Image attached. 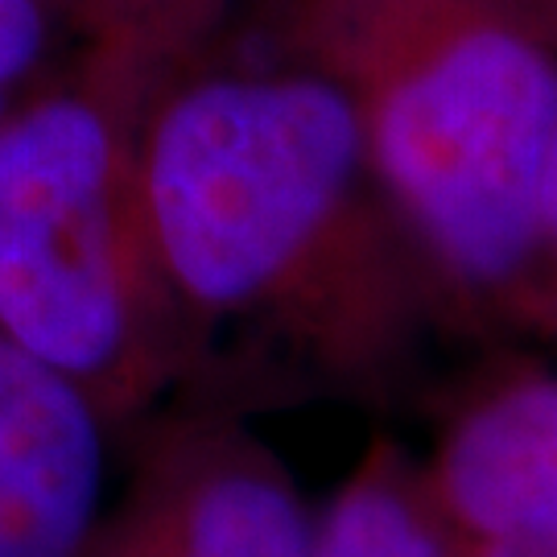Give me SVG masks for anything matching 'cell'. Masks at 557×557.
<instances>
[{
	"label": "cell",
	"instance_id": "cell-10",
	"mask_svg": "<svg viewBox=\"0 0 557 557\" xmlns=\"http://www.w3.org/2000/svg\"><path fill=\"white\" fill-rule=\"evenodd\" d=\"M116 557H161L158 554V549H149V545H145V541H133V545H128V549H120V554Z\"/></svg>",
	"mask_w": 557,
	"mask_h": 557
},
{
	"label": "cell",
	"instance_id": "cell-8",
	"mask_svg": "<svg viewBox=\"0 0 557 557\" xmlns=\"http://www.w3.org/2000/svg\"><path fill=\"white\" fill-rule=\"evenodd\" d=\"M46 21L38 0H0V87L21 79L41 54Z\"/></svg>",
	"mask_w": 557,
	"mask_h": 557
},
{
	"label": "cell",
	"instance_id": "cell-11",
	"mask_svg": "<svg viewBox=\"0 0 557 557\" xmlns=\"http://www.w3.org/2000/svg\"><path fill=\"white\" fill-rule=\"evenodd\" d=\"M0 116H4V100H0Z\"/></svg>",
	"mask_w": 557,
	"mask_h": 557
},
{
	"label": "cell",
	"instance_id": "cell-2",
	"mask_svg": "<svg viewBox=\"0 0 557 557\" xmlns=\"http://www.w3.org/2000/svg\"><path fill=\"white\" fill-rule=\"evenodd\" d=\"M363 137L458 301L479 314L537 301L541 186L557 137L549 54L508 29H471L388 83Z\"/></svg>",
	"mask_w": 557,
	"mask_h": 557
},
{
	"label": "cell",
	"instance_id": "cell-6",
	"mask_svg": "<svg viewBox=\"0 0 557 557\" xmlns=\"http://www.w3.org/2000/svg\"><path fill=\"white\" fill-rule=\"evenodd\" d=\"M140 541L161 557H310L314 512L277 458L223 442L182 458Z\"/></svg>",
	"mask_w": 557,
	"mask_h": 557
},
{
	"label": "cell",
	"instance_id": "cell-7",
	"mask_svg": "<svg viewBox=\"0 0 557 557\" xmlns=\"http://www.w3.org/2000/svg\"><path fill=\"white\" fill-rule=\"evenodd\" d=\"M310 557H458L430 479L376 455L314 512Z\"/></svg>",
	"mask_w": 557,
	"mask_h": 557
},
{
	"label": "cell",
	"instance_id": "cell-9",
	"mask_svg": "<svg viewBox=\"0 0 557 557\" xmlns=\"http://www.w3.org/2000/svg\"><path fill=\"white\" fill-rule=\"evenodd\" d=\"M537 301L545 326L557 331V137L545 165V186H541V277Z\"/></svg>",
	"mask_w": 557,
	"mask_h": 557
},
{
	"label": "cell",
	"instance_id": "cell-5",
	"mask_svg": "<svg viewBox=\"0 0 557 557\" xmlns=\"http://www.w3.org/2000/svg\"><path fill=\"white\" fill-rule=\"evenodd\" d=\"M108 409L0 331V557H87L108 496Z\"/></svg>",
	"mask_w": 557,
	"mask_h": 557
},
{
	"label": "cell",
	"instance_id": "cell-1",
	"mask_svg": "<svg viewBox=\"0 0 557 557\" xmlns=\"http://www.w3.org/2000/svg\"><path fill=\"white\" fill-rule=\"evenodd\" d=\"M368 137L322 79H215L165 108L145 158L153 257L199 326H264L335 372H368L322 298V244Z\"/></svg>",
	"mask_w": 557,
	"mask_h": 557
},
{
	"label": "cell",
	"instance_id": "cell-4",
	"mask_svg": "<svg viewBox=\"0 0 557 557\" xmlns=\"http://www.w3.org/2000/svg\"><path fill=\"white\" fill-rule=\"evenodd\" d=\"M430 492L458 557H557V372L483 380L442 430Z\"/></svg>",
	"mask_w": 557,
	"mask_h": 557
},
{
	"label": "cell",
	"instance_id": "cell-3",
	"mask_svg": "<svg viewBox=\"0 0 557 557\" xmlns=\"http://www.w3.org/2000/svg\"><path fill=\"white\" fill-rule=\"evenodd\" d=\"M161 326L120 239L108 120L75 96L0 120V331L112 409L149 388Z\"/></svg>",
	"mask_w": 557,
	"mask_h": 557
}]
</instances>
